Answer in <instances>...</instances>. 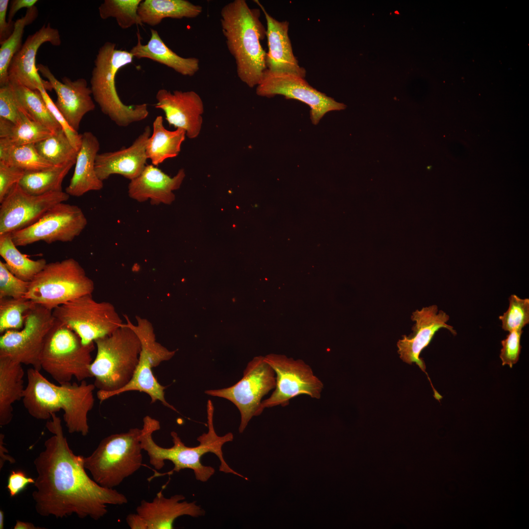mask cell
Here are the masks:
<instances>
[{
    "mask_svg": "<svg viewBox=\"0 0 529 529\" xmlns=\"http://www.w3.org/2000/svg\"><path fill=\"white\" fill-rule=\"evenodd\" d=\"M51 418L46 426L53 435L34 460L37 477L32 497L37 512L44 517L76 514L98 520L107 513V505L126 504L124 495L100 486L88 476L84 457L75 455L70 448L60 418L55 413Z\"/></svg>",
    "mask_w": 529,
    "mask_h": 529,
    "instance_id": "cell-1",
    "label": "cell"
},
{
    "mask_svg": "<svg viewBox=\"0 0 529 529\" xmlns=\"http://www.w3.org/2000/svg\"><path fill=\"white\" fill-rule=\"evenodd\" d=\"M40 371L33 367L27 370V383L22 400L28 413L36 419L46 420L62 409L69 433L87 435L88 414L95 402L94 384L84 380L79 384L56 385Z\"/></svg>",
    "mask_w": 529,
    "mask_h": 529,
    "instance_id": "cell-2",
    "label": "cell"
},
{
    "mask_svg": "<svg viewBox=\"0 0 529 529\" xmlns=\"http://www.w3.org/2000/svg\"><path fill=\"white\" fill-rule=\"evenodd\" d=\"M261 11L251 8L244 0H234L220 11V24L226 46L236 64L239 79L250 88L261 82L266 66V53L261 40L266 36Z\"/></svg>",
    "mask_w": 529,
    "mask_h": 529,
    "instance_id": "cell-3",
    "label": "cell"
},
{
    "mask_svg": "<svg viewBox=\"0 0 529 529\" xmlns=\"http://www.w3.org/2000/svg\"><path fill=\"white\" fill-rule=\"evenodd\" d=\"M207 423L208 432L197 438L199 442L198 446H186L177 433L171 432L170 435L173 445L170 448H164L157 444L152 438L153 433L160 429L159 421L148 415L145 416L143 419L140 439L142 449L146 452L150 464L156 470H159L165 465V460H169L174 464V468L168 474L190 469L193 470L197 480L205 482L214 475L215 470L212 467L203 465L201 462V458L204 454L211 452L219 459L220 471L243 477L227 465L223 457L222 447L226 442L233 440V434L229 433L219 436L214 429L213 420H208Z\"/></svg>",
    "mask_w": 529,
    "mask_h": 529,
    "instance_id": "cell-4",
    "label": "cell"
},
{
    "mask_svg": "<svg viewBox=\"0 0 529 529\" xmlns=\"http://www.w3.org/2000/svg\"><path fill=\"white\" fill-rule=\"evenodd\" d=\"M94 342L97 351L90 370L98 389L97 398L102 402L113 397L130 381L139 361L141 344L137 335L125 323Z\"/></svg>",
    "mask_w": 529,
    "mask_h": 529,
    "instance_id": "cell-5",
    "label": "cell"
},
{
    "mask_svg": "<svg viewBox=\"0 0 529 529\" xmlns=\"http://www.w3.org/2000/svg\"><path fill=\"white\" fill-rule=\"evenodd\" d=\"M133 58L130 51L106 42L98 49L92 72L90 88L94 99L101 112L120 127L144 120L149 114L147 104L126 105L117 91L118 72L132 63Z\"/></svg>",
    "mask_w": 529,
    "mask_h": 529,
    "instance_id": "cell-6",
    "label": "cell"
},
{
    "mask_svg": "<svg viewBox=\"0 0 529 529\" xmlns=\"http://www.w3.org/2000/svg\"><path fill=\"white\" fill-rule=\"evenodd\" d=\"M141 429L111 434L102 439L92 454L84 457L85 468L100 486L113 488L138 470L143 456Z\"/></svg>",
    "mask_w": 529,
    "mask_h": 529,
    "instance_id": "cell-7",
    "label": "cell"
},
{
    "mask_svg": "<svg viewBox=\"0 0 529 529\" xmlns=\"http://www.w3.org/2000/svg\"><path fill=\"white\" fill-rule=\"evenodd\" d=\"M94 343L83 345L78 336L55 319L45 340L40 356L41 369L59 384L79 382L92 377L90 367Z\"/></svg>",
    "mask_w": 529,
    "mask_h": 529,
    "instance_id": "cell-8",
    "label": "cell"
},
{
    "mask_svg": "<svg viewBox=\"0 0 529 529\" xmlns=\"http://www.w3.org/2000/svg\"><path fill=\"white\" fill-rule=\"evenodd\" d=\"M93 281L73 258L47 263L29 282L24 297L53 310L84 295L92 294Z\"/></svg>",
    "mask_w": 529,
    "mask_h": 529,
    "instance_id": "cell-9",
    "label": "cell"
},
{
    "mask_svg": "<svg viewBox=\"0 0 529 529\" xmlns=\"http://www.w3.org/2000/svg\"><path fill=\"white\" fill-rule=\"evenodd\" d=\"M55 318L80 337L83 345L110 335L123 324L110 302H97L89 294L62 304L52 310Z\"/></svg>",
    "mask_w": 529,
    "mask_h": 529,
    "instance_id": "cell-10",
    "label": "cell"
},
{
    "mask_svg": "<svg viewBox=\"0 0 529 529\" xmlns=\"http://www.w3.org/2000/svg\"><path fill=\"white\" fill-rule=\"evenodd\" d=\"M125 324L137 335L141 344L139 361L130 381L123 388L116 392L113 396L130 391H138L147 394L151 403L160 401L163 405L176 411L167 402L165 397L166 387L161 385L153 375L152 368L162 362L171 359L175 351H170L156 339L153 327L147 319L136 317V324L132 323L124 315Z\"/></svg>",
    "mask_w": 529,
    "mask_h": 529,
    "instance_id": "cell-11",
    "label": "cell"
},
{
    "mask_svg": "<svg viewBox=\"0 0 529 529\" xmlns=\"http://www.w3.org/2000/svg\"><path fill=\"white\" fill-rule=\"evenodd\" d=\"M275 386L274 370L264 357L257 356L248 362L242 378L236 384L227 388L207 390L205 393L225 398L237 407L241 416L239 430L242 433L251 419L262 413V399Z\"/></svg>",
    "mask_w": 529,
    "mask_h": 529,
    "instance_id": "cell-12",
    "label": "cell"
},
{
    "mask_svg": "<svg viewBox=\"0 0 529 529\" xmlns=\"http://www.w3.org/2000/svg\"><path fill=\"white\" fill-rule=\"evenodd\" d=\"M55 321L52 310L36 304L26 313L21 329L8 330L0 336V356L40 371V354Z\"/></svg>",
    "mask_w": 529,
    "mask_h": 529,
    "instance_id": "cell-13",
    "label": "cell"
},
{
    "mask_svg": "<svg viewBox=\"0 0 529 529\" xmlns=\"http://www.w3.org/2000/svg\"><path fill=\"white\" fill-rule=\"evenodd\" d=\"M264 360L275 373L276 386L270 397L262 401L263 409L286 406L291 399L300 395L320 398L323 384L304 361L274 354L266 355Z\"/></svg>",
    "mask_w": 529,
    "mask_h": 529,
    "instance_id": "cell-14",
    "label": "cell"
},
{
    "mask_svg": "<svg viewBox=\"0 0 529 529\" xmlns=\"http://www.w3.org/2000/svg\"><path fill=\"white\" fill-rule=\"evenodd\" d=\"M87 224L82 210L75 205L59 203L49 209L36 222L11 233L16 246L43 241L70 242L78 236Z\"/></svg>",
    "mask_w": 529,
    "mask_h": 529,
    "instance_id": "cell-15",
    "label": "cell"
},
{
    "mask_svg": "<svg viewBox=\"0 0 529 529\" xmlns=\"http://www.w3.org/2000/svg\"><path fill=\"white\" fill-rule=\"evenodd\" d=\"M256 94L262 97H272L282 95L287 99H294L308 105L310 108V119L313 124H317L327 113L345 109L346 106L312 87L300 76L288 73L264 71Z\"/></svg>",
    "mask_w": 529,
    "mask_h": 529,
    "instance_id": "cell-16",
    "label": "cell"
},
{
    "mask_svg": "<svg viewBox=\"0 0 529 529\" xmlns=\"http://www.w3.org/2000/svg\"><path fill=\"white\" fill-rule=\"evenodd\" d=\"M69 198L63 191L32 195L17 184L0 203V235L32 225L53 206Z\"/></svg>",
    "mask_w": 529,
    "mask_h": 529,
    "instance_id": "cell-17",
    "label": "cell"
},
{
    "mask_svg": "<svg viewBox=\"0 0 529 529\" xmlns=\"http://www.w3.org/2000/svg\"><path fill=\"white\" fill-rule=\"evenodd\" d=\"M411 319L415 322L412 333L409 336H403L397 342L398 353L404 362L410 364L415 363L426 373L425 362L420 355L430 344L435 333L441 328L447 329L454 336L457 333L453 326L447 323L450 319L449 315L442 310L438 311L435 305L416 310L412 313Z\"/></svg>",
    "mask_w": 529,
    "mask_h": 529,
    "instance_id": "cell-18",
    "label": "cell"
},
{
    "mask_svg": "<svg viewBox=\"0 0 529 529\" xmlns=\"http://www.w3.org/2000/svg\"><path fill=\"white\" fill-rule=\"evenodd\" d=\"M47 42L54 46H59L61 44L59 31L52 27L49 23L43 25L34 34L29 35L20 50L14 56L8 69L9 82L33 90H38L42 87L46 90H52L49 82L40 76L35 63L39 48Z\"/></svg>",
    "mask_w": 529,
    "mask_h": 529,
    "instance_id": "cell-19",
    "label": "cell"
},
{
    "mask_svg": "<svg viewBox=\"0 0 529 529\" xmlns=\"http://www.w3.org/2000/svg\"><path fill=\"white\" fill-rule=\"evenodd\" d=\"M156 108L161 109L169 126L181 128L189 139H195L201 131L204 104L200 96L193 91L176 90L172 93L165 89L156 95Z\"/></svg>",
    "mask_w": 529,
    "mask_h": 529,
    "instance_id": "cell-20",
    "label": "cell"
},
{
    "mask_svg": "<svg viewBox=\"0 0 529 529\" xmlns=\"http://www.w3.org/2000/svg\"><path fill=\"white\" fill-rule=\"evenodd\" d=\"M38 72L48 79L57 95L55 104L69 125L75 131L79 129L83 117L93 111L95 104L92 91L84 78L72 80L64 76L59 81L49 68L42 64L36 65Z\"/></svg>",
    "mask_w": 529,
    "mask_h": 529,
    "instance_id": "cell-21",
    "label": "cell"
},
{
    "mask_svg": "<svg viewBox=\"0 0 529 529\" xmlns=\"http://www.w3.org/2000/svg\"><path fill=\"white\" fill-rule=\"evenodd\" d=\"M147 125L128 147L120 150L97 154L95 170L98 178L103 181L111 175L120 174L132 180L138 177L144 169L148 159L145 148L151 135Z\"/></svg>",
    "mask_w": 529,
    "mask_h": 529,
    "instance_id": "cell-22",
    "label": "cell"
},
{
    "mask_svg": "<svg viewBox=\"0 0 529 529\" xmlns=\"http://www.w3.org/2000/svg\"><path fill=\"white\" fill-rule=\"evenodd\" d=\"M254 2L263 12L266 22V37L268 48L265 60L267 69L273 72L291 73L305 78L306 71L300 66L292 51L288 35L289 23L276 20L259 0H255Z\"/></svg>",
    "mask_w": 529,
    "mask_h": 529,
    "instance_id": "cell-23",
    "label": "cell"
},
{
    "mask_svg": "<svg viewBox=\"0 0 529 529\" xmlns=\"http://www.w3.org/2000/svg\"><path fill=\"white\" fill-rule=\"evenodd\" d=\"M183 168L171 177L156 166L147 165L141 174L130 180L128 194L140 202L150 200L151 204H170L175 199L173 192L178 189L185 177Z\"/></svg>",
    "mask_w": 529,
    "mask_h": 529,
    "instance_id": "cell-24",
    "label": "cell"
},
{
    "mask_svg": "<svg viewBox=\"0 0 529 529\" xmlns=\"http://www.w3.org/2000/svg\"><path fill=\"white\" fill-rule=\"evenodd\" d=\"M185 499L183 495L167 498L160 491L152 502L142 500L136 508L137 513L145 519L148 529H172L174 521L180 516L197 517L205 515V511L195 502H181Z\"/></svg>",
    "mask_w": 529,
    "mask_h": 529,
    "instance_id": "cell-25",
    "label": "cell"
},
{
    "mask_svg": "<svg viewBox=\"0 0 529 529\" xmlns=\"http://www.w3.org/2000/svg\"><path fill=\"white\" fill-rule=\"evenodd\" d=\"M99 148V142L93 133L86 131L82 134L74 172L66 189L65 192L70 196L79 197L88 192L102 189L103 181L98 178L95 170L96 159Z\"/></svg>",
    "mask_w": 529,
    "mask_h": 529,
    "instance_id": "cell-26",
    "label": "cell"
},
{
    "mask_svg": "<svg viewBox=\"0 0 529 529\" xmlns=\"http://www.w3.org/2000/svg\"><path fill=\"white\" fill-rule=\"evenodd\" d=\"M148 43L143 45L138 32V42L129 51L134 58H148L165 65L182 75L192 76L199 70V60L195 57H183L173 51L161 39L157 30L151 29Z\"/></svg>",
    "mask_w": 529,
    "mask_h": 529,
    "instance_id": "cell-27",
    "label": "cell"
},
{
    "mask_svg": "<svg viewBox=\"0 0 529 529\" xmlns=\"http://www.w3.org/2000/svg\"><path fill=\"white\" fill-rule=\"evenodd\" d=\"M24 371L22 364L4 356H0V425H8L13 414L12 405L23 399Z\"/></svg>",
    "mask_w": 529,
    "mask_h": 529,
    "instance_id": "cell-28",
    "label": "cell"
},
{
    "mask_svg": "<svg viewBox=\"0 0 529 529\" xmlns=\"http://www.w3.org/2000/svg\"><path fill=\"white\" fill-rule=\"evenodd\" d=\"M202 12V6L187 0H144L138 9L142 23L150 26L159 24L165 18H194Z\"/></svg>",
    "mask_w": 529,
    "mask_h": 529,
    "instance_id": "cell-29",
    "label": "cell"
},
{
    "mask_svg": "<svg viewBox=\"0 0 529 529\" xmlns=\"http://www.w3.org/2000/svg\"><path fill=\"white\" fill-rule=\"evenodd\" d=\"M152 127V133L147 141L145 152L152 164L157 166L166 160L175 157L179 154L186 134L181 128L173 131L167 129L161 116L156 117Z\"/></svg>",
    "mask_w": 529,
    "mask_h": 529,
    "instance_id": "cell-30",
    "label": "cell"
},
{
    "mask_svg": "<svg viewBox=\"0 0 529 529\" xmlns=\"http://www.w3.org/2000/svg\"><path fill=\"white\" fill-rule=\"evenodd\" d=\"M52 134L48 128L30 119L22 109L15 123L0 118V138L7 139L14 145L35 144Z\"/></svg>",
    "mask_w": 529,
    "mask_h": 529,
    "instance_id": "cell-31",
    "label": "cell"
},
{
    "mask_svg": "<svg viewBox=\"0 0 529 529\" xmlns=\"http://www.w3.org/2000/svg\"><path fill=\"white\" fill-rule=\"evenodd\" d=\"M14 244L11 233L0 235V255L8 270L18 278L30 282L47 264L44 259L33 260L20 252Z\"/></svg>",
    "mask_w": 529,
    "mask_h": 529,
    "instance_id": "cell-32",
    "label": "cell"
},
{
    "mask_svg": "<svg viewBox=\"0 0 529 529\" xmlns=\"http://www.w3.org/2000/svg\"><path fill=\"white\" fill-rule=\"evenodd\" d=\"M75 163L69 162L41 170L26 172L19 185L32 195L62 192L63 181Z\"/></svg>",
    "mask_w": 529,
    "mask_h": 529,
    "instance_id": "cell-33",
    "label": "cell"
},
{
    "mask_svg": "<svg viewBox=\"0 0 529 529\" xmlns=\"http://www.w3.org/2000/svg\"><path fill=\"white\" fill-rule=\"evenodd\" d=\"M0 161L22 169L25 172L53 166L40 155L35 144L16 145L5 138H0Z\"/></svg>",
    "mask_w": 529,
    "mask_h": 529,
    "instance_id": "cell-34",
    "label": "cell"
},
{
    "mask_svg": "<svg viewBox=\"0 0 529 529\" xmlns=\"http://www.w3.org/2000/svg\"><path fill=\"white\" fill-rule=\"evenodd\" d=\"M11 84L21 109L30 119L48 128L53 134L62 129L49 111L39 91Z\"/></svg>",
    "mask_w": 529,
    "mask_h": 529,
    "instance_id": "cell-35",
    "label": "cell"
},
{
    "mask_svg": "<svg viewBox=\"0 0 529 529\" xmlns=\"http://www.w3.org/2000/svg\"><path fill=\"white\" fill-rule=\"evenodd\" d=\"M38 10L36 6L27 9L24 16L14 23V30L10 37L0 44V86L8 84V69L14 56L20 50L24 28L37 18Z\"/></svg>",
    "mask_w": 529,
    "mask_h": 529,
    "instance_id": "cell-36",
    "label": "cell"
},
{
    "mask_svg": "<svg viewBox=\"0 0 529 529\" xmlns=\"http://www.w3.org/2000/svg\"><path fill=\"white\" fill-rule=\"evenodd\" d=\"M35 146L40 155L53 166L75 162L78 152L62 129L37 143Z\"/></svg>",
    "mask_w": 529,
    "mask_h": 529,
    "instance_id": "cell-37",
    "label": "cell"
},
{
    "mask_svg": "<svg viewBox=\"0 0 529 529\" xmlns=\"http://www.w3.org/2000/svg\"><path fill=\"white\" fill-rule=\"evenodd\" d=\"M142 0H105L98 7L100 18H114L120 27L127 29L136 24L142 25L138 9Z\"/></svg>",
    "mask_w": 529,
    "mask_h": 529,
    "instance_id": "cell-38",
    "label": "cell"
},
{
    "mask_svg": "<svg viewBox=\"0 0 529 529\" xmlns=\"http://www.w3.org/2000/svg\"><path fill=\"white\" fill-rule=\"evenodd\" d=\"M36 304L25 297L0 298V333L21 329L25 315Z\"/></svg>",
    "mask_w": 529,
    "mask_h": 529,
    "instance_id": "cell-39",
    "label": "cell"
},
{
    "mask_svg": "<svg viewBox=\"0 0 529 529\" xmlns=\"http://www.w3.org/2000/svg\"><path fill=\"white\" fill-rule=\"evenodd\" d=\"M509 307L499 317L502 328L505 331L522 329L529 323V299L512 294L508 298Z\"/></svg>",
    "mask_w": 529,
    "mask_h": 529,
    "instance_id": "cell-40",
    "label": "cell"
},
{
    "mask_svg": "<svg viewBox=\"0 0 529 529\" xmlns=\"http://www.w3.org/2000/svg\"><path fill=\"white\" fill-rule=\"evenodd\" d=\"M29 282L22 280L12 274L5 263L0 261V298L24 297L27 292Z\"/></svg>",
    "mask_w": 529,
    "mask_h": 529,
    "instance_id": "cell-41",
    "label": "cell"
},
{
    "mask_svg": "<svg viewBox=\"0 0 529 529\" xmlns=\"http://www.w3.org/2000/svg\"><path fill=\"white\" fill-rule=\"evenodd\" d=\"M21 112L12 84L0 87V118L15 123Z\"/></svg>",
    "mask_w": 529,
    "mask_h": 529,
    "instance_id": "cell-42",
    "label": "cell"
},
{
    "mask_svg": "<svg viewBox=\"0 0 529 529\" xmlns=\"http://www.w3.org/2000/svg\"><path fill=\"white\" fill-rule=\"evenodd\" d=\"M40 91L46 104L53 118L59 124L72 146L79 151L81 144L82 134H79L68 123L63 115L56 107L55 103L52 100L44 87H40Z\"/></svg>",
    "mask_w": 529,
    "mask_h": 529,
    "instance_id": "cell-43",
    "label": "cell"
},
{
    "mask_svg": "<svg viewBox=\"0 0 529 529\" xmlns=\"http://www.w3.org/2000/svg\"><path fill=\"white\" fill-rule=\"evenodd\" d=\"M523 331L522 329L513 330L509 332L506 338L501 341L502 348L500 358L502 365H508L510 367L518 361L521 350L520 340Z\"/></svg>",
    "mask_w": 529,
    "mask_h": 529,
    "instance_id": "cell-44",
    "label": "cell"
},
{
    "mask_svg": "<svg viewBox=\"0 0 529 529\" xmlns=\"http://www.w3.org/2000/svg\"><path fill=\"white\" fill-rule=\"evenodd\" d=\"M25 171L0 161V203L14 187L19 184Z\"/></svg>",
    "mask_w": 529,
    "mask_h": 529,
    "instance_id": "cell-45",
    "label": "cell"
},
{
    "mask_svg": "<svg viewBox=\"0 0 529 529\" xmlns=\"http://www.w3.org/2000/svg\"><path fill=\"white\" fill-rule=\"evenodd\" d=\"M35 479L28 477L22 470H13L10 473L6 488L10 497H13L23 490L29 484H34Z\"/></svg>",
    "mask_w": 529,
    "mask_h": 529,
    "instance_id": "cell-46",
    "label": "cell"
},
{
    "mask_svg": "<svg viewBox=\"0 0 529 529\" xmlns=\"http://www.w3.org/2000/svg\"><path fill=\"white\" fill-rule=\"evenodd\" d=\"M8 0H0V44L7 39L12 34L15 22L6 21Z\"/></svg>",
    "mask_w": 529,
    "mask_h": 529,
    "instance_id": "cell-47",
    "label": "cell"
},
{
    "mask_svg": "<svg viewBox=\"0 0 529 529\" xmlns=\"http://www.w3.org/2000/svg\"><path fill=\"white\" fill-rule=\"evenodd\" d=\"M38 2L37 0H12L10 2V8L8 12L7 21L9 22L13 21V18L17 12L21 9L26 8H30Z\"/></svg>",
    "mask_w": 529,
    "mask_h": 529,
    "instance_id": "cell-48",
    "label": "cell"
},
{
    "mask_svg": "<svg viewBox=\"0 0 529 529\" xmlns=\"http://www.w3.org/2000/svg\"><path fill=\"white\" fill-rule=\"evenodd\" d=\"M126 521L131 529H148L146 521L137 513L128 514Z\"/></svg>",
    "mask_w": 529,
    "mask_h": 529,
    "instance_id": "cell-49",
    "label": "cell"
},
{
    "mask_svg": "<svg viewBox=\"0 0 529 529\" xmlns=\"http://www.w3.org/2000/svg\"><path fill=\"white\" fill-rule=\"evenodd\" d=\"M4 435L2 433L0 434V469L2 468L4 462L6 461H9L10 463L12 464L15 462V459L9 456L8 455H5L4 453H7L8 451L6 448L4 446L3 439Z\"/></svg>",
    "mask_w": 529,
    "mask_h": 529,
    "instance_id": "cell-50",
    "label": "cell"
},
{
    "mask_svg": "<svg viewBox=\"0 0 529 529\" xmlns=\"http://www.w3.org/2000/svg\"><path fill=\"white\" fill-rule=\"evenodd\" d=\"M14 529H43L41 527H38L34 526V525L31 523L23 522L20 520H16V525L14 527Z\"/></svg>",
    "mask_w": 529,
    "mask_h": 529,
    "instance_id": "cell-51",
    "label": "cell"
},
{
    "mask_svg": "<svg viewBox=\"0 0 529 529\" xmlns=\"http://www.w3.org/2000/svg\"><path fill=\"white\" fill-rule=\"evenodd\" d=\"M4 512L0 510V529H3L4 527Z\"/></svg>",
    "mask_w": 529,
    "mask_h": 529,
    "instance_id": "cell-52",
    "label": "cell"
}]
</instances>
